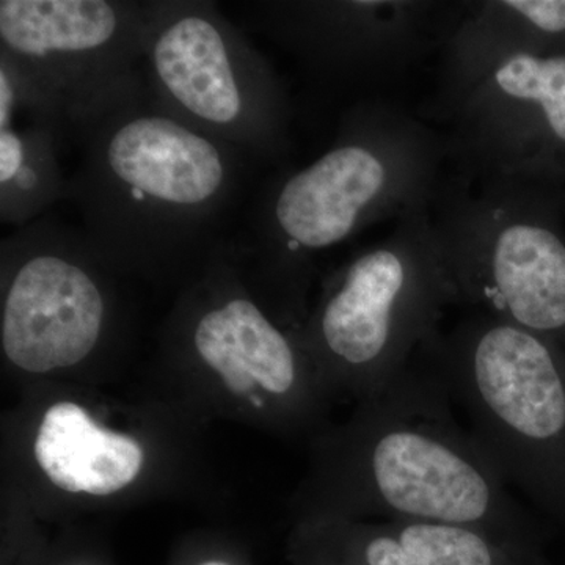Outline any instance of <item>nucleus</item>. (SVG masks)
Here are the masks:
<instances>
[{
  "mask_svg": "<svg viewBox=\"0 0 565 565\" xmlns=\"http://www.w3.org/2000/svg\"><path fill=\"white\" fill-rule=\"evenodd\" d=\"M471 2L262 0L245 2L252 28L288 52L318 92L384 98L444 50Z\"/></svg>",
  "mask_w": 565,
  "mask_h": 565,
  "instance_id": "obj_9",
  "label": "nucleus"
},
{
  "mask_svg": "<svg viewBox=\"0 0 565 565\" xmlns=\"http://www.w3.org/2000/svg\"><path fill=\"white\" fill-rule=\"evenodd\" d=\"M451 403L440 381L414 363L367 399L352 444L356 511L473 527L498 541L525 533L527 512Z\"/></svg>",
  "mask_w": 565,
  "mask_h": 565,
  "instance_id": "obj_3",
  "label": "nucleus"
},
{
  "mask_svg": "<svg viewBox=\"0 0 565 565\" xmlns=\"http://www.w3.org/2000/svg\"><path fill=\"white\" fill-rule=\"evenodd\" d=\"M57 126L39 114L0 104V221L17 228L66 200Z\"/></svg>",
  "mask_w": 565,
  "mask_h": 565,
  "instance_id": "obj_14",
  "label": "nucleus"
},
{
  "mask_svg": "<svg viewBox=\"0 0 565 565\" xmlns=\"http://www.w3.org/2000/svg\"><path fill=\"white\" fill-rule=\"evenodd\" d=\"M66 200L111 267L207 264L245 207L262 163L148 104L110 118L81 148Z\"/></svg>",
  "mask_w": 565,
  "mask_h": 565,
  "instance_id": "obj_1",
  "label": "nucleus"
},
{
  "mask_svg": "<svg viewBox=\"0 0 565 565\" xmlns=\"http://www.w3.org/2000/svg\"><path fill=\"white\" fill-rule=\"evenodd\" d=\"M147 104L195 131L288 166L292 107L273 63L212 0H145Z\"/></svg>",
  "mask_w": 565,
  "mask_h": 565,
  "instance_id": "obj_6",
  "label": "nucleus"
},
{
  "mask_svg": "<svg viewBox=\"0 0 565 565\" xmlns=\"http://www.w3.org/2000/svg\"><path fill=\"white\" fill-rule=\"evenodd\" d=\"M446 163L445 134L388 99L352 103L321 156L278 169L256 189L230 248L299 294L323 252L430 207Z\"/></svg>",
  "mask_w": 565,
  "mask_h": 565,
  "instance_id": "obj_2",
  "label": "nucleus"
},
{
  "mask_svg": "<svg viewBox=\"0 0 565 565\" xmlns=\"http://www.w3.org/2000/svg\"><path fill=\"white\" fill-rule=\"evenodd\" d=\"M509 486L565 526V351L473 313L418 353Z\"/></svg>",
  "mask_w": 565,
  "mask_h": 565,
  "instance_id": "obj_4",
  "label": "nucleus"
},
{
  "mask_svg": "<svg viewBox=\"0 0 565 565\" xmlns=\"http://www.w3.org/2000/svg\"><path fill=\"white\" fill-rule=\"evenodd\" d=\"M451 303L455 288L429 207L411 212L337 274L307 348L371 399L412 366Z\"/></svg>",
  "mask_w": 565,
  "mask_h": 565,
  "instance_id": "obj_8",
  "label": "nucleus"
},
{
  "mask_svg": "<svg viewBox=\"0 0 565 565\" xmlns=\"http://www.w3.org/2000/svg\"><path fill=\"white\" fill-rule=\"evenodd\" d=\"M143 0H2L0 62L22 103L82 148L122 111L147 104Z\"/></svg>",
  "mask_w": 565,
  "mask_h": 565,
  "instance_id": "obj_7",
  "label": "nucleus"
},
{
  "mask_svg": "<svg viewBox=\"0 0 565 565\" xmlns=\"http://www.w3.org/2000/svg\"><path fill=\"white\" fill-rule=\"evenodd\" d=\"M446 122L455 172L565 188V55L504 63Z\"/></svg>",
  "mask_w": 565,
  "mask_h": 565,
  "instance_id": "obj_11",
  "label": "nucleus"
},
{
  "mask_svg": "<svg viewBox=\"0 0 565 565\" xmlns=\"http://www.w3.org/2000/svg\"><path fill=\"white\" fill-rule=\"evenodd\" d=\"M363 535L364 565H500L497 539L473 527L390 520Z\"/></svg>",
  "mask_w": 565,
  "mask_h": 565,
  "instance_id": "obj_15",
  "label": "nucleus"
},
{
  "mask_svg": "<svg viewBox=\"0 0 565 565\" xmlns=\"http://www.w3.org/2000/svg\"><path fill=\"white\" fill-rule=\"evenodd\" d=\"M0 258L7 359L33 374L87 360L107 326L99 275L110 264L85 233L47 214L3 237Z\"/></svg>",
  "mask_w": 565,
  "mask_h": 565,
  "instance_id": "obj_10",
  "label": "nucleus"
},
{
  "mask_svg": "<svg viewBox=\"0 0 565 565\" xmlns=\"http://www.w3.org/2000/svg\"><path fill=\"white\" fill-rule=\"evenodd\" d=\"M559 189L445 174L429 214L456 305L541 334L565 351Z\"/></svg>",
  "mask_w": 565,
  "mask_h": 565,
  "instance_id": "obj_5",
  "label": "nucleus"
},
{
  "mask_svg": "<svg viewBox=\"0 0 565 565\" xmlns=\"http://www.w3.org/2000/svg\"><path fill=\"white\" fill-rule=\"evenodd\" d=\"M523 55H565V0H482L441 50L440 85L427 115L448 121L486 79Z\"/></svg>",
  "mask_w": 565,
  "mask_h": 565,
  "instance_id": "obj_12",
  "label": "nucleus"
},
{
  "mask_svg": "<svg viewBox=\"0 0 565 565\" xmlns=\"http://www.w3.org/2000/svg\"><path fill=\"white\" fill-rule=\"evenodd\" d=\"M557 199H559L561 207H563L565 214V188H561L559 191H557Z\"/></svg>",
  "mask_w": 565,
  "mask_h": 565,
  "instance_id": "obj_16",
  "label": "nucleus"
},
{
  "mask_svg": "<svg viewBox=\"0 0 565 565\" xmlns=\"http://www.w3.org/2000/svg\"><path fill=\"white\" fill-rule=\"evenodd\" d=\"M35 457L52 484L70 493L111 494L131 484L143 451L128 435L99 426L74 403L52 405L40 424Z\"/></svg>",
  "mask_w": 565,
  "mask_h": 565,
  "instance_id": "obj_13",
  "label": "nucleus"
},
{
  "mask_svg": "<svg viewBox=\"0 0 565 565\" xmlns=\"http://www.w3.org/2000/svg\"><path fill=\"white\" fill-rule=\"evenodd\" d=\"M203 565H228V564H225V563H206V564H203Z\"/></svg>",
  "mask_w": 565,
  "mask_h": 565,
  "instance_id": "obj_17",
  "label": "nucleus"
}]
</instances>
